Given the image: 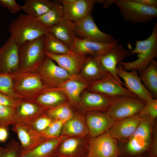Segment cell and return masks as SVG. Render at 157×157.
<instances>
[{
  "instance_id": "cell-1",
  "label": "cell",
  "mask_w": 157,
  "mask_h": 157,
  "mask_svg": "<svg viewBox=\"0 0 157 157\" xmlns=\"http://www.w3.org/2000/svg\"><path fill=\"white\" fill-rule=\"evenodd\" d=\"M8 30L10 38L19 46L44 36L50 32L49 28L37 17L24 13L19 15L10 23Z\"/></svg>"
},
{
  "instance_id": "cell-2",
  "label": "cell",
  "mask_w": 157,
  "mask_h": 157,
  "mask_svg": "<svg viewBox=\"0 0 157 157\" xmlns=\"http://www.w3.org/2000/svg\"><path fill=\"white\" fill-rule=\"evenodd\" d=\"M140 117V121L134 132L127 139L124 147L119 149V155L121 154L125 157L143 156V154L147 153L154 123L148 116Z\"/></svg>"
},
{
  "instance_id": "cell-3",
  "label": "cell",
  "mask_w": 157,
  "mask_h": 157,
  "mask_svg": "<svg viewBox=\"0 0 157 157\" xmlns=\"http://www.w3.org/2000/svg\"><path fill=\"white\" fill-rule=\"evenodd\" d=\"M131 54L136 53L138 58L129 62H122L119 64L127 71L136 70L140 74L157 56V24L155 23L152 32L147 38L136 41Z\"/></svg>"
},
{
  "instance_id": "cell-4",
  "label": "cell",
  "mask_w": 157,
  "mask_h": 157,
  "mask_svg": "<svg viewBox=\"0 0 157 157\" xmlns=\"http://www.w3.org/2000/svg\"><path fill=\"white\" fill-rule=\"evenodd\" d=\"M12 74L14 91L22 99L31 100L42 90L50 87L35 71H19Z\"/></svg>"
},
{
  "instance_id": "cell-5",
  "label": "cell",
  "mask_w": 157,
  "mask_h": 157,
  "mask_svg": "<svg viewBox=\"0 0 157 157\" xmlns=\"http://www.w3.org/2000/svg\"><path fill=\"white\" fill-rule=\"evenodd\" d=\"M44 36L19 46L20 71H35L44 60Z\"/></svg>"
},
{
  "instance_id": "cell-6",
  "label": "cell",
  "mask_w": 157,
  "mask_h": 157,
  "mask_svg": "<svg viewBox=\"0 0 157 157\" xmlns=\"http://www.w3.org/2000/svg\"><path fill=\"white\" fill-rule=\"evenodd\" d=\"M114 3L119 8L124 19L130 23H146L157 17V8L144 6L134 0H115Z\"/></svg>"
},
{
  "instance_id": "cell-7",
  "label": "cell",
  "mask_w": 157,
  "mask_h": 157,
  "mask_svg": "<svg viewBox=\"0 0 157 157\" xmlns=\"http://www.w3.org/2000/svg\"><path fill=\"white\" fill-rule=\"evenodd\" d=\"M119 148L108 131L94 137L89 135L87 157H116L119 156Z\"/></svg>"
},
{
  "instance_id": "cell-8",
  "label": "cell",
  "mask_w": 157,
  "mask_h": 157,
  "mask_svg": "<svg viewBox=\"0 0 157 157\" xmlns=\"http://www.w3.org/2000/svg\"><path fill=\"white\" fill-rule=\"evenodd\" d=\"M145 104L137 97L123 96L115 97L108 112L115 121L138 114Z\"/></svg>"
},
{
  "instance_id": "cell-9",
  "label": "cell",
  "mask_w": 157,
  "mask_h": 157,
  "mask_svg": "<svg viewBox=\"0 0 157 157\" xmlns=\"http://www.w3.org/2000/svg\"><path fill=\"white\" fill-rule=\"evenodd\" d=\"M35 71L47 84L53 87H58L66 81L75 76L70 74L46 56Z\"/></svg>"
},
{
  "instance_id": "cell-10",
  "label": "cell",
  "mask_w": 157,
  "mask_h": 157,
  "mask_svg": "<svg viewBox=\"0 0 157 157\" xmlns=\"http://www.w3.org/2000/svg\"><path fill=\"white\" fill-rule=\"evenodd\" d=\"M73 22L75 34L78 38L101 43H110L116 40L111 35L100 30L91 14L80 22Z\"/></svg>"
},
{
  "instance_id": "cell-11",
  "label": "cell",
  "mask_w": 157,
  "mask_h": 157,
  "mask_svg": "<svg viewBox=\"0 0 157 157\" xmlns=\"http://www.w3.org/2000/svg\"><path fill=\"white\" fill-rule=\"evenodd\" d=\"M45 111L40 106L33 101L24 99H18L14 106L11 124L17 123L30 125Z\"/></svg>"
},
{
  "instance_id": "cell-12",
  "label": "cell",
  "mask_w": 157,
  "mask_h": 157,
  "mask_svg": "<svg viewBox=\"0 0 157 157\" xmlns=\"http://www.w3.org/2000/svg\"><path fill=\"white\" fill-rule=\"evenodd\" d=\"M64 17L74 22H80L90 15L97 2L95 0H58Z\"/></svg>"
},
{
  "instance_id": "cell-13",
  "label": "cell",
  "mask_w": 157,
  "mask_h": 157,
  "mask_svg": "<svg viewBox=\"0 0 157 157\" xmlns=\"http://www.w3.org/2000/svg\"><path fill=\"white\" fill-rule=\"evenodd\" d=\"M19 66V46L10 38L0 48V73H16Z\"/></svg>"
},
{
  "instance_id": "cell-14",
  "label": "cell",
  "mask_w": 157,
  "mask_h": 157,
  "mask_svg": "<svg viewBox=\"0 0 157 157\" xmlns=\"http://www.w3.org/2000/svg\"><path fill=\"white\" fill-rule=\"evenodd\" d=\"M89 135L67 137L59 144L56 155L63 157H87Z\"/></svg>"
},
{
  "instance_id": "cell-15",
  "label": "cell",
  "mask_w": 157,
  "mask_h": 157,
  "mask_svg": "<svg viewBox=\"0 0 157 157\" xmlns=\"http://www.w3.org/2000/svg\"><path fill=\"white\" fill-rule=\"evenodd\" d=\"M115 97L98 92L84 91L81 95L76 108L78 111L83 113L108 111Z\"/></svg>"
},
{
  "instance_id": "cell-16",
  "label": "cell",
  "mask_w": 157,
  "mask_h": 157,
  "mask_svg": "<svg viewBox=\"0 0 157 157\" xmlns=\"http://www.w3.org/2000/svg\"><path fill=\"white\" fill-rule=\"evenodd\" d=\"M122 85L114 76L108 73L104 77L90 83L89 87L91 92L110 96H126L137 97Z\"/></svg>"
},
{
  "instance_id": "cell-17",
  "label": "cell",
  "mask_w": 157,
  "mask_h": 157,
  "mask_svg": "<svg viewBox=\"0 0 157 157\" xmlns=\"http://www.w3.org/2000/svg\"><path fill=\"white\" fill-rule=\"evenodd\" d=\"M11 125L12 130L17 134L20 142V156H24L47 140L34 131L29 125L16 123Z\"/></svg>"
},
{
  "instance_id": "cell-18",
  "label": "cell",
  "mask_w": 157,
  "mask_h": 157,
  "mask_svg": "<svg viewBox=\"0 0 157 157\" xmlns=\"http://www.w3.org/2000/svg\"><path fill=\"white\" fill-rule=\"evenodd\" d=\"M116 72L118 76L124 80L126 88L137 97L145 101L154 97L142 83L137 70L126 71L119 64L117 67Z\"/></svg>"
},
{
  "instance_id": "cell-19",
  "label": "cell",
  "mask_w": 157,
  "mask_h": 157,
  "mask_svg": "<svg viewBox=\"0 0 157 157\" xmlns=\"http://www.w3.org/2000/svg\"><path fill=\"white\" fill-rule=\"evenodd\" d=\"M84 113L89 135L92 137L108 131L115 121L108 111H92Z\"/></svg>"
},
{
  "instance_id": "cell-20",
  "label": "cell",
  "mask_w": 157,
  "mask_h": 157,
  "mask_svg": "<svg viewBox=\"0 0 157 157\" xmlns=\"http://www.w3.org/2000/svg\"><path fill=\"white\" fill-rule=\"evenodd\" d=\"M118 42L116 40L112 42L101 43L76 37L70 49L71 51L75 53L99 57L106 53Z\"/></svg>"
},
{
  "instance_id": "cell-21",
  "label": "cell",
  "mask_w": 157,
  "mask_h": 157,
  "mask_svg": "<svg viewBox=\"0 0 157 157\" xmlns=\"http://www.w3.org/2000/svg\"><path fill=\"white\" fill-rule=\"evenodd\" d=\"M44 53L46 56L74 76L79 75L87 58L85 55L75 53L71 51L68 53L60 55Z\"/></svg>"
},
{
  "instance_id": "cell-22",
  "label": "cell",
  "mask_w": 157,
  "mask_h": 157,
  "mask_svg": "<svg viewBox=\"0 0 157 157\" xmlns=\"http://www.w3.org/2000/svg\"><path fill=\"white\" fill-rule=\"evenodd\" d=\"M131 55L130 52L117 42L105 54L97 57L105 69L124 86L117 74V67L125 58Z\"/></svg>"
},
{
  "instance_id": "cell-23",
  "label": "cell",
  "mask_w": 157,
  "mask_h": 157,
  "mask_svg": "<svg viewBox=\"0 0 157 157\" xmlns=\"http://www.w3.org/2000/svg\"><path fill=\"white\" fill-rule=\"evenodd\" d=\"M90 83L79 75L55 88L63 92L67 97L68 103L73 108H76L80 101L81 94L84 90L89 86Z\"/></svg>"
},
{
  "instance_id": "cell-24",
  "label": "cell",
  "mask_w": 157,
  "mask_h": 157,
  "mask_svg": "<svg viewBox=\"0 0 157 157\" xmlns=\"http://www.w3.org/2000/svg\"><path fill=\"white\" fill-rule=\"evenodd\" d=\"M140 119V117L137 114L115 121L108 131L117 140L127 139L134 132Z\"/></svg>"
},
{
  "instance_id": "cell-25",
  "label": "cell",
  "mask_w": 157,
  "mask_h": 157,
  "mask_svg": "<svg viewBox=\"0 0 157 157\" xmlns=\"http://www.w3.org/2000/svg\"><path fill=\"white\" fill-rule=\"evenodd\" d=\"M30 100L37 103L45 110L68 102L63 92L51 87L43 90Z\"/></svg>"
},
{
  "instance_id": "cell-26",
  "label": "cell",
  "mask_w": 157,
  "mask_h": 157,
  "mask_svg": "<svg viewBox=\"0 0 157 157\" xmlns=\"http://www.w3.org/2000/svg\"><path fill=\"white\" fill-rule=\"evenodd\" d=\"M61 135L67 137L89 135L85 113L78 111L64 124Z\"/></svg>"
},
{
  "instance_id": "cell-27",
  "label": "cell",
  "mask_w": 157,
  "mask_h": 157,
  "mask_svg": "<svg viewBox=\"0 0 157 157\" xmlns=\"http://www.w3.org/2000/svg\"><path fill=\"white\" fill-rule=\"evenodd\" d=\"M49 28V31L56 37L70 48L76 37L73 22L65 17L58 23Z\"/></svg>"
},
{
  "instance_id": "cell-28",
  "label": "cell",
  "mask_w": 157,
  "mask_h": 157,
  "mask_svg": "<svg viewBox=\"0 0 157 157\" xmlns=\"http://www.w3.org/2000/svg\"><path fill=\"white\" fill-rule=\"evenodd\" d=\"M82 75L90 83L105 77L108 73L103 67L97 57L87 58L83 65Z\"/></svg>"
},
{
  "instance_id": "cell-29",
  "label": "cell",
  "mask_w": 157,
  "mask_h": 157,
  "mask_svg": "<svg viewBox=\"0 0 157 157\" xmlns=\"http://www.w3.org/2000/svg\"><path fill=\"white\" fill-rule=\"evenodd\" d=\"M66 137L61 135L56 138L46 140L24 156L27 157H51L56 155L59 144Z\"/></svg>"
},
{
  "instance_id": "cell-30",
  "label": "cell",
  "mask_w": 157,
  "mask_h": 157,
  "mask_svg": "<svg viewBox=\"0 0 157 157\" xmlns=\"http://www.w3.org/2000/svg\"><path fill=\"white\" fill-rule=\"evenodd\" d=\"M142 83L155 98L157 97V63L153 60L140 74Z\"/></svg>"
},
{
  "instance_id": "cell-31",
  "label": "cell",
  "mask_w": 157,
  "mask_h": 157,
  "mask_svg": "<svg viewBox=\"0 0 157 157\" xmlns=\"http://www.w3.org/2000/svg\"><path fill=\"white\" fill-rule=\"evenodd\" d=\"M52 4L50 0H25L22 10L26 14L38 17L48 11Z\"/></svg>"
},
{
  "instance_id": "cell-32",
  "label": "cell",
  "mask_w": 157,
  "mask_h": 157,
  "mask_svg": "<svg viewBox=\"0 0 157 157\" xmlns=\"http://www.w3.org/2000/svg\"><path fill=\"white\" fill-rule=\"evenodd\" d=\"M64 17L62 5L58 0L53 1L49 10L42 15L37 17L46 27L49 28L58 23Z\"/></svg>"
},
{
  "instance_id": "cell-33",
  "label": "cell",
  "mask_w": 157,
  "mask_h": 157,
  "mask_svg": "<svg viewBox=\"0 0 157 157\" xmlns=\"http://www.w3.org/2000/svg\"><path fill=\"white\" fill-rule=\"evenodd\" d=\"M45 52L60 55L71 51L70 48L56 37L50 32L44 36Z\"/></svg>"
},
{
  "instance_id": "cell-34",
  "label": "cell",
  "mask_w": 157,
  "mask_h": 157,
  "mask_svg": "<svg viewBox=\"0 0 157 157\" xmlns=\"http://www.w3.org/2000/svg\"><path fill=\"white\" fill-rule=\"evenodd\" d=\"M73 109L68 102L46 110L45 113L54 119L67 120L73 115L75 112Z\"/></svg>"
},
{
  "instance_id": "cell-35",
  "label": "cell",
  "mask_w": 157,
  "mask_h": 157,
  "mask_svg": "<svg viewBox=\"0 0 157 157\" xmlns=\"http://www.w3.org/2000/svg\"><path fill=\"white\" fill-rule=\"evenodd\" d=\"M12 74L0 73V92L13 98L22 99L14 92Z\"/></svg>"
},
{
  "instance_id": "cell-36",
  "label": "cell",
  "mask_w": 157,
  "mask_h": 157,
  "mask_svg": "<svg viewBox=\"0 0 157 157\" xmlns=\"http://www.w3.org/2000/svg\"><path fill=\"white\" fill-rule=\"evenodd\" d=\"M67 120H55L47 129L41 132L40 135L46 140L59 137L61 135L63 125Z\"/></svg>"
},
{
  "instance_id": "cell-37",
  "label": "cell",
  "mask_w": 157,
  "mask_h": 157,
  "mask_svg": "<svg viewBox=\"0 0 157 157\" xmlns=\"http://www.w3.org/2000/svg\"><path fill=\"white\" fill-rule=\"evenodd\" d=\"M139 116H145L154 120L157 117V99L150 98L145 101V104L138 114Z\"/></svg>"
},
{
  "instance_id": "cell-38",
  "label": "cell",
  "mask_w": 157,
  "mask_h": 157,
  "mask_svg": "<svg viewBox=\"0 0 157 157\" xmlns=\"http://www.w3.org/2000/svg\"><path fill=\"white\" fill-rule=\"evenodd\" d=\"M55 120L45 113L37 118L30 125L34 131L40 134Z\"/></svg>"
},
{
  "instance_id": "cell-39",
  "label": "cell",
  "mask_w": 157,
  "mask_h": 157,
  "mask_svg": "<svg viewBox=\"0 0 157 157\" xmlns=\"http://www.w3.org/2000/svg\"><path fill=\"white\" fill-rule=\"evenodd\" d=\"M14 107L0 104V126L8 128L11 124Z\"/></svg>"
},
{
  "instance_id": "cell-40",
  "label": "cell",
  "mask_w": 157,
  "mask_h": 157,
  "mask_svg": "<svg viewBox=\"0 0 157 157\" xmlns=\"http://www.w3.org/2000/svg\"><path fill=\"white\" fill-rule=\"evenodd\" d=\"M20 143L13 139L4 147L1 157H20Z\"/></svg>"
},
{
  "instance_id": "cell-41",
  "label": "cell",
  "mask_w": 157,
  "mask_h": 157,
  "mask_svg": "<svg viewBox=\"0 0 157 157\" xmlns=\"http://www.w3.org/2000/svg\"><path fill=\"white\" fill-rule=\"evenodd\" d=\"M0 5L7 8L13 14L17 13L22 10V6L18 4L15 0H0Z\"/></svg>"
},
{
  "instance_id": "cell-42",
  "label": "cell",
  "mask_w": 157,
  "mask_h": 157,
  "mask_svg": "<svg viewBox=\"0 0 157 157\" xmlns=\"http://www.w3.org/2000/svg\"><path fill=\"white\" fill-rule=\"evenodd\" d=\"M147 154V157H157V127L154 124L152 140Z\"/></svg>"
},
{
  "instance_id": "cell-43",
  "label": "cell",
  "mask_w": 157,
  "mask_h": 157,
  "mask_svg": "<svg viewBox=\"0 0 157 157\" xmlns=\"http://www.w3.org/2000/svg\"><path fill=\"white\" fill-rule=\"evenodd\" d=\"M17 100L0 92V105L14 107Z\"/></svg>"
},
{
  "instance_id": "cell-44",
  "label": "cell",
  "mask_w": 157,
  "mask_h": 157,
  "mask_svg": "<svg viewBox=\"0 0 157 157\" xmlns=\"http://www.w3.org/2000/svg\"><path fill=\"white\" fill-rule=\"evenodd\" d=\"M135 2L144 6L157 8V0H134Z\"/></svg>"
},
{
  "instance_id": "cell-45",
  "label": "cell",
  "mask_w": 157,
  "mask_h": 157,
  "mask_svg": "<svg viewBox=\"0 0 157 157\" xmlns=\"http://www.w3.org/2000/svg\"><path fill=\"white\" fill-rule=\"evenodd\" d=\"M7 127L0 126V142H5L8 136V132Z\"/></svg>"
},
{
  "instance_id": "cell-46",
  "label": "cell",
  "mask_w": 157,
  "mask_h": 157,
  "mask_svg": "<svg viewBox=\"0 0 157 157\" xmlns=\"http://www.w3.org/2000/svg\"><path fill=\"white\" fill-rule=\"evenodd\" d=\"M105 3L104 4V8H107L112 3H114V0H106L104 1Z\"/></svg>"
},
{
  "instance_id": "cell-47",
  "label": "cell",
  "mask_w": 157,
  "mask_h": 157,
  "mask_svg": "<svg viewBox=\"0 0 157 157\" xmlns=\"http://www.w3.org/2000/svg\"><path fill=\"white\" fill-rule=\"evenodd\" d=\"M4 147H0V157H1V156Z\"/></svg>"
},
{
  "instance_id": "cell-48",
  "label": "cell",
  "mask_w": 157,
  "mask_h": 157,
  "mask_svg": "<svg viewBox=\"0 0 157 157\" xmlns=\"http://www.w3.org/2000/svg\"><path fill=\"white\" fill-rule=\"evenodd\" d=\"M51 157H62V156H58V155H55V156H52Z\"/></svg>"
},
{
  "instance_id": "cell-49",
  "label": "cell",
  "mask_w": 157,
  "mask_h": 157,
  "mask_svg": "<svg viewBox=\"0 0 157 157\" xmlns=\"http://www.w3.org/2000/svg\"><path fill=\"white\" fill-rule=\"evenodd\" d=\"M116 157H119V156H118ZM144 157L142 156H136V157Z\"/></svg>"
},
{
  "instance_id": "cell-50",
  "label": "cell",
  "mask_w": 157,
  "mask_h": 157,
  "mask_svg": "<svg viewBox=\"0 0 157 157\" xmlns=\"http://www.w3.org/2000/svg\"><path fill=\"white\" fill-rule=\"evenodd\" d=\"M20 157H26V156H20Z\"/></svg>"
}]
</instances>
